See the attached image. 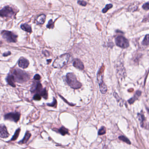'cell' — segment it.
<instances>
[{
    "mask_svg": "<svg viewBox=\"0 0 149 149\" xmlns=\"http://www.w3.org/2000/svg\"><path fill=\"white\" fill-rule=\"evenodd\" d=\"M138 119L140 122L141 127H144V122L145 120V117L143 113L138 114Z\"/></svg>",
    "mask_w": 149,
    "mask_h": 149,
    "instance_id": "obj_19",
    "label": "cell"
},
{
    "mask_svg": "<svg viewBox=\"0 0 149 149\" xmlns=\"http://www.w3.org/2000/svg\"><path fill=\"white\" fill-rule=\"evenodd\" d=\"M18 64L20 67H21L23 69H25L27 68L29 65V62L26 59L21 57L19 60Z\"/></svg>",
    "mask_w": 149,
    "mask_h": 149,
    "instance_id": "obj_9",
    "label": "cell"
},
{
    "mask_svg": "<svg viewBox=\"0 0 149 149\" xmlns=\"http://www.w3.org/2000/svg\"><path fill=\"white\" fill-rule=\"evenodd\" d=\"M20 114L19 112H11L6 114L4 116V119L6 120L17 122L20 119Z\"/></svg>",
    "mask_w": 149,
    "mask_h": 149,
    "instance_id": "obj_7",
    "label": "cell"
},
{
    "mask_svg": "<svg viewBox=\"0 0 149 149\" xmlns=\"http://www.w3.org/2000/svg\"><path fill=\"white\" fill-rule=\"evenodd\" d=\"M2 35L3 38L9 43H15L17 41L18 36L11 32L3 31Z\"/></svg>",
    "mask_w": 149,
    "mask_h": 149,
    "instance_id": "obj_4",
    "label": "cell"
},
{
    "mask_svg": "<svg viewBox=\"0 0 149 149\" xmlns=\"http://www.w3.org/2000/svg\"><path fill=\"white\" fill-rule=\"evenodd\" d=\"M141 94V92L140 91H136V93L135 95L134 96V97H132V98H130V99L129 100L128 102L130 104H133L134 101L138 99V98L140 96Z\"/></svg>",
    "mask_w": 149,
    "mask_h": 149,
    "instance_id": "obj_14",
    "label": "cell"
},
{
    "mask_svg": "<svg viewBox=\"0 0 149 149\" xmlns=\"http://www.w3.org/2000/svg\"><path fill=\"white\" fill-rule=\"evenodd\" d=\"M105 133H106V128H105V127H101V129H100L98 131V135H104Z\"/></svg>",
    "mask_w": 149,
    "mask_h": 149,
    "instance_id": "obj_25",
    "label": "cell"
},
{
    "mask_svg": "<svg viewBox=\"0 0 149 149\" xmlns=\"http://www.w3.org/2000/svg\"><path fill=\"white\" fill-rule=\"evenodd\" d=\"M142 7L144 9V10H146V11H148V10L149 9V3L148 2L147 3H145V4H144L143 6H142Z\"/></svg>",
    "mask_w": 149,
    "mask_h": 149,
    "instance_id": "obj_29",
    "label": "cell"
},
{
    "mask_svg": "<svg viewBox=\"0 0 149 149\" xmlns=\"http://www.w3.org/2000/svg\"><path fill=\"white\" fill-rule=\"evenodd\" d=\"M112 6H113V5L112 4H107L106 6H105V7L104 9H103L102 11V12L104 13H106V12L108 11V10L112 7Z\"/></svg>",
    "mask_w": 149,
    "mask_h": 149,
    "instance_id": "obj_26",
    "label": "cell"
},
{
    "mask_svg": "<svg viewBox=\"0 0 149 149\" xmlns=\"http://www.w3.org/2000/svg\"><path fill=\"white\" fill-rule=\"evenodd\" d=\"M21 28L23 30H24L26 32H28V33H31L32 31L31 26L27 24H24L21 25Z\"/></svg>",
    "mask_w": 149,
    "mask_h": 149,
    "instance_id": "obj_17",
    "label": "cell"
},
{
    "mask_svg": "<svg viewBox=\"0 0 149 149\" xmlns=\"http://www.w3.org/2000/svg\"><path fill=\"white\" fill-rule=\"evenodd\" d=\"M57 100L55 98H53V102L51 103H50V104H47V105H48L49 106L51 107H56V105H57Z\"/></svg>",
    "mask_w": 149,
    "mask_h": 149,
    "instance_id": "obj_28",
    "label": "cell"
},
{
    "mask_svg": "<svg viewBox=\"0 0 149 149\" xmlns=\"http://www.w3.org/2000/svg\"><path fill=\"white\" fill-rule=\"evenodd\" d=\"M73 66L76 68H77L80 70H83L84 69V64L81 60L79 59H76L74 60Z\"/></svg>",
    "mask_w": 149,
    "mask_h": 149,
    "instance_id": "obj_12",
    "label": "cell"
},
{
    "mask_svg": "<svg viewBox=\"0 0 149 149\" xmlns=\"http://www.w3.org/2000/svg\"><path fill=\"white\" fill-rule=\"evenodd\" d=\"M40 79H41V77L40 76V75H38V74H36V75H35L34 76V79L36 81H39Z\"/></svg>",
    "mask_w": 149,
    "mask_h": 149,
    "instance_id": "obj_32",
    "label": "cell"
},
{
    "mask_svg": "<svg viewBox=\"0 0 149 149\" xmlns=\"http://www.w3.org/2000/svg\"><path fill=\"white\" fill-rule=\"evenodd\" d=\"M104 67L102 66L100 69L97 74V80L99 84H102L103 82V72H104Z\"/></svg>",
    "mask_w": 149,
    "mask_h": 149,
    "instance_id": "obj_10",
    "label": "cell"
},
{
    "mask_svg": "<svg viewBox=\"0 0 149 149\" xmlns=\"http://www.w3.org/2000/svg\"><path fill=\"white\" fill-rule=\"evenodd\" d=\"M58 132L61 134L62 136H64L66 134H68V131L66 128L64 127H62L61 128L58 129Z\"/></svg>",
    "mask_w": 149,
    "mask_h": 149,
    "instance_id": "obj_20",
    "label": "cell"
},
{
    "mask_svg": "<svg viewBox=\"0 0 149 149\" xmlns=\"http://www.w3.org/2000/svg\"><path fill=\"white\" fill-rule=\"evenodd\" d=\"M0 46H1V45H0Z\"/></svg>",
    "mask_w": 149,
    "mask_h": 149,
    "instance_id": "obj_35",
    "label": "cell"
},
{
    "mask_svg": "<svg viewBox=\"0 0 149 149\" xmlns=\"http://www.w3.org/2000/svg\"><path fill=\"white\" fill-rule=\"evenodd\" d=\"M31 136V134H30V132H28V131H27V132H26V134L25 135L24 138H23V139L21 140L20 141V142H19V144H26V143L28 142V141L29 140Z\"/></svg>",
    "mask_w": 149,
    "mask_h": 149,
    "instance_id": "obj_15",
    "label": "cell"
},
{
    "mask_svg": "<svg viewBox=\"0 0 149 149\" xmlns=\"http://www.w3.org/2000/svg\"><path fill=\"white\" fill-rule=\"evenodd\" d=\"M142 44L144 45H149V35H146L142 41Z\"/></svg>",
    "mask_w": 149,
    "mask_h": 149,
    "instance_id": "obj_24",
    "label": "cell"
},
{
    "mask_svg": "<svg viewBox=\"0 0 149 149\" xmlns=\"http://www.w3.org/2000/svg\"><path fill=\"white\" fill-rule=\"evenodd\" d=\"M115 43L116 45L122 48H127L129 45L128 40L122 36H118L115 38Z\"/></svg>",
    "mask_w": 149,
    "mask_h": 149,
    "instance_id": "obj_5",
    "label": "cell"
},
{
    "mask_svg": "<svg viewBox=\"0 0 149 149\" xmlns=\"http://www.w3.org/2000/svg\"><path fill=\"white\" fill-rule=\"evenodd\" d=\"M66 80L67 84L73 89H79L82 86L81 83L77 80L75 75L73 73H70L67 74Z\"/></svg>",
    "mask_w": 149,
    "mask_h": 149,
    "instance_id": "obj_2",
    "label": "cell"
},
{
    "mask_svg": "<svg viewBox=\"0 0 149 149\" xmlns=\"http://www.w3.org/2000/svg\"><path fill=\"white\" fill-rule=\"evenodd\" d=\"M70 56L69 54H62L58 57L53 63V67L55 68H61L67 65L69 61Z\"/></svg>",
    "mask_w": 149,
    "mask_h": 149,
    "instance_id": "obj_1",
    "label": "cell"
},
{
    "mask_svg": "<svg viewBox=\"0 0 149 149\" xmlns=\"http://www.w3.org/2000/svg\"><path fill=\"white\" fill-rule=\"evenodd\" d=\"M119 138L120 140L123 141V142L126 143L127 144H130L131 142L129 140V139H128V138H127L126 136H120L119 137Z\"/></svg>",
    "mask_w": 149,
    "mask_h": 149,
    "instance_id": "obj_23",
    "label": "cell"
},
{
    "mask_svg": "<svg viewBox=\"0 0 149 149\" xmlns=\"http://www.w3.org/2000/svg\"><path fill=\"white\" fill-rule=\"evenodd\" d=\"M42 86L40 83H37L36 84L33 85V87H32V92H40L42 90Z\"/></svg>",
    "mask_w": 149,
    "mask_h": 149,
    "instance_id": "obj_11",
    "label": "cell"
},
{
    "mask_svg": "<svg viewBox=\"0 0 149 149\" xmlns=\"http://www.w3.org/2000/svg\"><path fill=\"white\" fill-rule=\"evenodd\" d=\"M14 14V12L11 7L5 6L0 10V16L2 17H11Z\"/></svg>",
    "mask_w": 149,
    "mask_h": 149,
    "instance_id": "obj_6",
    "label": "cell"
},
{
    "mask_svg": "<svg viewBox=\"0 0 149 149\" xmlns=\"http://www.w3.org/2000/svg\"><path fill=\"white\" fill-rule=\"evenodd\" d=\"M12 75L14 77L15 81L20 83L25 82L29 79L28 74L20 69L14 70Z\"/></svg>",
    "mask_w": 149,
    "mask_h": 149,
    "instance_id": "obj_3",
    "label": "cell"
},
{
    "mask_svg": "<svg viewBox=\"0 0 149 149\" xmlns=\"http://www.w3.org/2000/svg\"><path fill=\"white\" fill-rule=\"evenodd\" d=\"M20 130H21L20 129H18L16 130L15 132L14 133V135L13 136V137H12L11 141H14L17 139L18 137V136H19V134H20Z\"/></svg>",
    "mask_w": 149,
    "mask_h": 149,
    "instance_id": "obj_22",
    "label": "cell"
},
{
    "mask_svg": "<svg viewBox=\"0 0 149 149\" xmlns=\"http://www.w3.org/2000/svg\"><path fill=\"white\" fill-rule=\"evenodd\" d=\"M11 54V53L10 52H7V53H4L3 54V56L4 57H7V56L10 55Z\"/></svg>",
    "mask_w": 149,
    "mask_h": 149,
    "instance_id": "obj_34",
    "label": "cell"
},
{
    "mask_svg": "<svg viewBox=\"0 0 149 149\" xmlns=\"http://www.w3.org/2000/svg\"><path fill=\"white\" fill-rule=\"evenodd\" d=\"M77 3L80 5L83 6H85L87 5V3L85 1H79L77 2Z\"/></svg>",
    "mask_w": 149,
    "mask_h": 149,
    "instance_id": "obj_31",
    "label": "cell"
},
{
    "mask_svg": "<svg viewBox=\"0 0 149 149\" xmlns=\"http://www.w3.org/2000/svg\"><path fill=\"white\" fill-rule=\"evenodd\" d=\"M6 81L9 85L13 87H15V84H14V82L15 81L14 77L12 75V74H9V75L7 76L6 78Z\"/></svg>",
    "mask_w": 149,
    "mask_h": 149,
    "instance_id": "obj_13",
    "label": "cell"
},
{
    "mask_svg": "<svg viewBox=\"0 0 149 149\" xmlns=\"http://www.w3.org/2000/svg\"><path fill=\"white\" fill-rule=\"evenodd\" d=\"M46 27L49 28H54V22H53V20L51 19L49 21Z\"/></svg>",
    "mask_w": 149,
    "mask_h": 149,
    "instance_id": "obj_27",
    "label": "cell"
},
{
    "mask_svg": "<svg viewBox=\"0 0 149 149\" xmlns=\"http://www.w3.org/2000/svg\"><path fill=\"white\" fill-rule=\"evenodd\" d=\"M114 97H115V98L117 100V101H119L120 98H119V96H118V95H117V94L115 92L114 93Z\"/></svg>",
    "mask_w": 149,
    "mask_h": 149,
    "instance_id": "obj_33",
    "label": "cell"
},
{
    "mask_svg": "<svg viewBox=\"0 0 149 149\" xmlns=\"http://www.w3.org/2000/svg\"><path fill=\"white\" fill-rule=\"evenodd\" d=\"M36 22L39 24H44L45 21V14H41L37 17Z\"/></svg>",
    "mask_w": 149,
    "mask_h": 149,
    "instance_id": "obj_16",
    "label": "cell"
},
{
    "mask_svg": "<svg viewBox=\"0 0 149 149\" xmlns=\"http://www.w3.org/2000/svg\"><path fill=\"white\" fill-rule=\"evenodd\" d=\"M100 90L102 94H105L107 91V87L104 82L99 84Z\"/></svg>",
    "mask_w": 149,
    "mask_h": 149,
    "instance_id": "obj_18",
    "label": "cell"
},
{
    "mask_svg": "<svg viewBox=\"0 0 149 149\" xmlns=\"http://www.w3.org/2000/svg\"><path fill=\"white\" fill-rule=\"evenodd\" d=\"M41 99V97L39 94H36L33 97V99L36 101H39Z\"/></svg>",
    "mask_w": 149,
    "mask_h": 149,
    "instance_id": "obj_30",
    "label": "cell"
},
{
    "mask_svg": "<svg viewBox=\"0 0 149 149\" xmlns=\"http://www.w3.org/2000/svg\"><path fill=\"white\" fill-rule=\"evenodd\" d=\"M40 96L43 97V98L45 99H47L48 98V94H47V91L45 88H44L42 89L41 92H40Z\"/></svg>",
    "mask_w": 149,
    "mask_h": 149,
    "instance_id": "obj_21",
    "label": "cell"
},
{
    "mask_svg": "<svg viewBox=\"0 0 149 149\" xmlns=\"http://www.w3.org/2000/svg\"><path fill=\"white\" fill-rule=\"evenodd\" d=\"M9 136L7 129L4 125H0V137L6 138Z\"/></svg>",
    "mask_w": 149,
    "mask_h": 149,
    "instance_id": "obj_8",
    "label": "cell"
}]
</instances>
